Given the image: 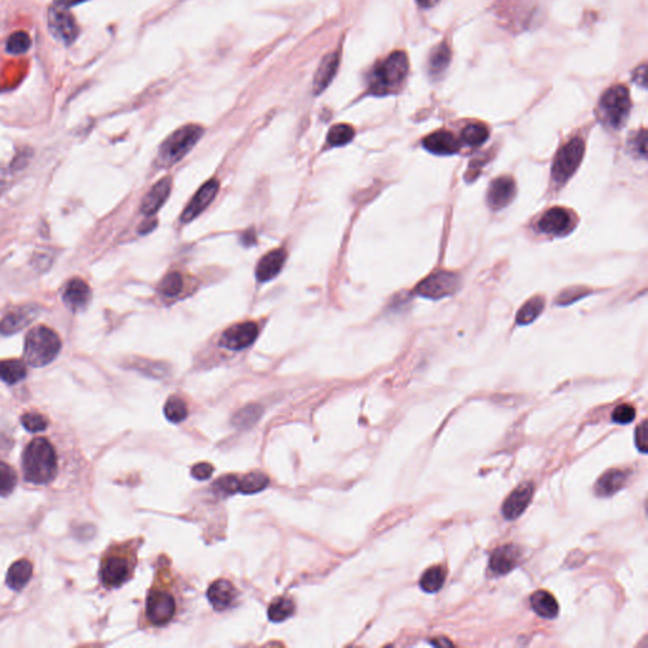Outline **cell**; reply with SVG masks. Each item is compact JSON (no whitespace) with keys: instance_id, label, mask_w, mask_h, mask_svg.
<instances>
[{"instance_id":"b9f144b4","label":"cell","mask_w":648,"mask_h":648,"mask_svg":"<svg viewBox=\"0 0 648 648\" xmlns=\"http://www.w3.org/2000/svg\"><path fill=\"white\" fill-rule=\"evenodd\" d=\"M636 418V409L630 404H622L614 409L611 420L617 424H630Z\"/></svg>"},{"instance_id":"7a4b0ae2","label":"cell","mask_w":648,"mask_h":648,"mask_svg":"<svg viewBox=\"0 0 648 648\" xmlns=\"http://www.w3.org/2000/svg\"><path fill=\"white\" fill-rule=\"evenodd\" d=\"M409 60L405 52L396 51L374 68L370 79V92L374 95H386L401 87L407 79Z\"/></svg>"},{"instance_id":"681fc988","label":"cell","mask_w":648,"mask_h":648,"mask_svg":"<svg viewBox=\"0 0 648 648\" xmlns=\"http://www.w3.org/2000/svg\"><path fill=\"white\" fill-rule=\"evenodd\" d=\"M11 185V175H9V171L4 169L3 166H0V195L3 192H6V189Z\"/></svg>"},{"instance_id":"f35d334b","label":"cell","mask_w":648,"mask_h":648,"mask_svg":"<svg viewBox=\"0 0 648 648\" xmlns=\"http://www.w3.org/2000/svg\"><path fill=\"white\" fill-rule=\"evenodd\" d=\"M20 422L27 431L33 433L42 432L49 427V420L44 417V414L37 413V412H28V413L23 414Z\"/></svg>"},{"instance_id":"f907efd6","label":"cell","mask_w":648,"mask_h":648,"mask_svg":"<svg viewBox=\"0 0 648 648\" xmlns=\"http://www.w3.org/2000/svg\"><path fill=\"white\" fill-rule=\"evenodd\" d=\"M156 224H157L156 221H149V219H147V221L143 223L142 226L140 227V228H141L140 229V232L143 233V235H145V233H149V232H151V231L154 228Z\"/></svg>"},{"instance_id":"74e56055","label":"cell","mask_w":648,"mask_h":648,"mask_svg":"<svg viewBox=\"0 0 648 648\" xmlns=\"http://www.w3.org/2000/svg\"><path fill=\"white\" fill-rule=\"evenodd\" d=\"M31 46V38L25 32H16L13 33L9 39L6 41V49L9 54L20 55L28 51Z\"/></svg>"},{"instance_id":"db71d44e","label":"cell","mask_w":648,"mask_h":648,"mask_svg":"<svg viewBox=\"0 0 648 648\" xmlns=\"http://www.w3.org/2000/svg\"><path fill=\"white\" fill-rule=\"evenodd\" d=\"M431 643L434 644V646H442V647H445V646H452V644H453V643L448 641V640H446V638H436V640H432Z\"/></svg>"},{"instance_id":"484cf974","label":"cell","mask_w":648,"mask_h":648,"mask_svg":"<svg viewBox=\"0 0 648 648\" xmlns=\"http://www.w3.org/2000/svg\"><path fill=\"white\" fill-rule=\"evenodd\" d=\"M531 606L539 617L554 619L558 614V603L549 592L539 590L531 597Z\"/></svg>"},{"instance_id":"e0dca14e","label":"cell","mask_w":648,"mask_h":648,"mask_svg":"<svg viewBox=\"0 0 648 648\" xmlns=\"http://www.w3.org/2000/svg\"><path fill=\"white\" fill-rule=\"evenodd\" d=\"M515 195V183L509 176H500L489 188L488 203L494 210L503 209Z\"/></svg>"},{"instance_id":"1f68e13d","label":"cell","mask_w":648,"mask_h":648,"mask_svg":"<svg viewBox=\"0 0 648 648\" xmlns=\"http://www.w3.org/2000/svg\"><path fill=\"white\" fill-rule=\"evenodd\" d=\"M461 138L470 147L482 146L489 138L488 127L482 123L469 124L463 128Z\"/></svg>"},{"instance_id":"f5cc1de1","label":"cell","mask_w":648,"mask_h":648,"mask_svg":"<svg viewBox=\"0 0 648 648\" xmlns=\"http://www.w3.org/2000/svg\"><path fill=\"white\" fill-rule=\"evenodd\" d=\"M242 241L246 246L252 245L253 242H255V235H253L252 231H248L245 235L242 236Z\"/></svg>"},{"instance_id":"7c38bea8","label":"cell","mask_w":648,"mask_h":648,"mask_svg":"<svg viewBox=\"0 0 648 648\" xmlns=\"http://www.w3.org/2000/svg\"><path fill=\"white\" fill-rule=\"evenodd\" d=\"M39 314V308L36 305H22L18 308L8 312L0 321V334L3 336H12L18 334L35 321Z\"/></svg>"},{"instance_id":"ee69618b","label":"cell","mask_w":648,"mask_h":648,"mask_svg":"<svg viewBox=\"0 0 648 648\" xmlns=\"http://www.w3.org/2000/svg\"><path fill=\"white\" fill-rule=\"evenodd\" d=\"M647 428V422L643 420L642 424L638 426V428L636 429L637 448L641 451L642 453H647L648 451Z\"/></svg>"},{"instance_id":"4dcf8cb0","label":"cell","mask_w":648,"mask_h":648,"mask_svg":"<svg viewBox=\"0 0 648 648\" xmlns=\"http://www.w3.org/2000/svg\"><path fill=\"white\" fill-rule=\"evenodd\" d=\"M269 477L262 472H251L240 479L238 491L242 494H256L269 485Z\"/></svg>"},{"instance_id":"ba28073f","label":"cell","mask_w":648,"mask_h":648,"mask_svg":"<svg viewBox=\"0 0 648 648\" xmlns=\"http://www.w3.org/2000/svg\"><path fill=\"white\" fill-rule=\"evenodd\" d=\"M132 557L124 552L114 551L106 556L102 562L100 577L106 587H118L123 585L133 573Z\"/></svg>"},{"instance_id":"d590c367","label":"cell","mask_w":648,"mask_h":648,"mask_svg":"<svg viewBox=\"0 0 648 648\" xmlns=\"http://www.w3.org/2000/svg\"><path fill=\"white\" fill-rule=\"evenodd\" d=\"M184 280L179 272H170L161 280L159 291L166 297H176L183 291Z\"/></svg>"},{"instance_id":"3957f363","label":"cell","mask_w":648,"mask_h":648,"mask_svg":"<svg viewBox=\"0 0 648 648\" xmlns=\"http://www.w3.org/2000/svg\"><path fill=\"white\" fill-rule=\"evenodd\" d=\"M61 351V340L54 329L46 326L32 328L25 336V360L33 367L51 364Z\"/></svg>"},{"instance_id":"d4e9b609","label":"cell","mask_w":648,"mask_h":648,"mask_svg":"<svg viewBox=\"0 0 648 648\" xmlns=\"http://www.w3.org/2000/svg\"><path fill=\"white\" fill-rule=\"evenodd\" d=\"M32 573L33 568L28 560L14 562L6 574V585L13 590H22L31 580Z\"/></svg>"},{"instance_id":"2e32d148","label":"cell","mask_w":648,"mask_h":648,"mask_svg":"<svg viewBox=\"0 0 648 648\" xmlns=\"http://www.w3.org/2000/svg\"><path fill=\"white\" fill-rule=\"evenodd\" d=\"M92 298L90 286L81 279H73L65 288L62 300L73 312H81L87 308Z\"/></svg>"},{"instance_id":"8d00e7d4","label":"cell","mask_w":648,"mask_h":648,"mask_svg":"<svg viewBox=\"0 0 648 648\" xmlns=\"http://www.w3.org/2000/svg\"><path fill=\"white\" fill-rule=\"evenodd\" d=\"M17 474L8 463L0 461V496H8L17 485Z\"/></svg>"},{"instance_id":"83f0119b","label":"cell","mask_w":648,"mask_h":648,"mask_svg":"<svg viewBox=\"0 0 648 648\" xmlns=\"http://www.w3.org/2000/svg\"><path fill=\"white\" fill-rule=\"evenodd\" d=\"M451 62V49L446 42L439 44L437 47H434L432 54L429 56V62H428V70L429 74L437 75L442 74L448 68Z\"/></svg>"},{"instance_id":"9c48e42d","label":"cell","mask_w":648,"mask_h":648,"mask_svg":"<svg viewBox=\"0 0 648 648\" xmlns=\"http://www.w3.org/2000/svg\"><path fill=\"white\" fill-rule=\"evenodd\" d=\"M460 279L456 274L437 271L420 281L417 286V294L427 299H441L452 295L458 289Z\"/></svg>"},{"instance_id":"6da1fadb","label":"cell","mask_w":648,"mask_h":648,"mask_svg":"<svg viewBox=\"0 0 648 648\" xmlns=\"http://www.w3.org/2000/svg\"><path fill=\"white\" fill-rule=\"evenodd\" d=\"M23 472L27 482L49 484L57 475V455L46 439H33L23 453Z\"/></svg>"},{"instance_id":"7dc6e473","label":"cell","mask_w":648,"mask_h":648,"mask_svg":"<svg viewBox=\"0 0 648 648\" xmlns=\"http://www.w3.org/2000/svg\"><path fill=\"white\" fill-rule=\"evenodd\" d=\"M140 370H146V374H149L151 377H162V374H165V369L161 367L159 364H154V362H145V365H141L140 366Z\"/></svg>"},{"instance_id":"ac0fdd59","label":"cell","mask_w":648,"mask_h":648,"mask_svg":"<svg viewBox=\"0 0 648 648\" xmlns=\"http://www.w3.org/2000/svg\"><path fill=\"white\" fill-rule=\"evenodd\" d=\"M520 551L514 544H506L495 549L490 558V568L496 575H506L517 568Z\"/></svg>"},{"instance_id":"5bb4252c","label":"cell","mask_w":648,"mask_h":648,"mask_svg":"<svg viewBox=\"0 0 648 648\" xmlns=\"http://www.w3.org/2000/svg\"><path fill=\"white\" fill-rule=\"evenodd\" d=\"M534 493V487L532 482H525L515 489L512 494L506 498L501 506L503 515L508 520H514L518 518L522 513L525 512L527 506H530Z\"/></svg>"},{"instance_id":"f6af8a7d","label":"cell","mask_w":648,"mask_h":648,"mask_svg":"<svg viewBox=\"0 0 648 648\" xmlns=\"http://www.w3.org/2000/svg\"><path fill=\"white\" fill-rule=\"evenodd\" d=\"M214 469L210 463H200L195 465L192 469V475L198 479V480H207L210 476L213 475Z\"/></svg>"},{"instance_id":"277c9868","label":"cell","mask_w":648,"mask_h":648,"mask_svg":"<svg viewBox=\"0 0 648 648\" xmlns=\"http://www.w3.org/2000/svg\"><path fill=\"white\" fill-rule=\"evenodd\" d=\"M204 130L198 124H188L175 130L161 146L159 161L162 166H173L179 162L198 142Z\"/></svg>"},{"instance_id":"8992f818","label":"cell","mask_w":648,"mask_h":648,"mask_svg":"<svg viewBox=\"0 0 648 648\" xmlns=\"http://www.w3.org/2000/svg\"><path fill=\"white\" fill-rule=\"evenodd\" d=\"M584 154L585 142L580 137H575L560 149L552 166V178L556 185H563L573 176L580 165Z\"/></svg>"},{"instance_id":"7402d4cb","label":"cell","mask_w":648,"mask_h":648,"mask_svg":"<svg viewBox=\"0 0 648 648\" xmlns=\"http://www.w3.org/2000/svg\"><path fill=\"white\" fill-rule=\"evenodd\" d=\"M207 595L209 599L210 604L214 606V609L224 611L233 603V600L237 597V590L231 581L221 579V580L214 581L210 585Z\"/></svg>"},{"instance_id":"d6a6232c","label":"cell","mask_w":648,"mask_h":648,"mask_svg":"<svg viewBox=\"0 0 648 648\" xmlns=\"http://www.w3.org/2000/svg\"><path fill=\"white\" fill-rule=\"evenodd\" d=\"M295 611V605L291 599L278 598L269 606L267 616L272 622H283L291 617Z\"/></svg>"},{"instance_id":"816d5d0a","label":"cell","mask_w":648,"mask_h":648,"mask_svg":"<svg viewBox=\"0 0 648 648\" xmlns=\"http://www.w3.org/2000/svg\"><path fill=\"white\" fill-rule=\"evenodd\" d=\"M415 1L422 8H432L436 4H439V0H415Z\"/></svg>"},{"instance_id":"f1b7e54d","label":"cell","mask_w":648,"mask_h":648,"mask_svg":"<svg viewBox=\"0 0 648 648\" xmlns=\"http://www.w3.org/2000/svg\"><path fill=\"white\" fill-rule=\"evenodd\" d=\"M446 580V570L441 566L428 568L420 577V585L426 593H437L444 587Z\"/></svg>"},{"instance_id":"e575fe53","label":"cell","mask_w":648,"mask_h":648,"mask_svg":"<svg viewBox=\"0 0 648 648\" xmlns=\"http://www.w3.org/2000/svg\"><path fill=\"white\" fill-rule=\"evenodd\" d=\"M355 130L348 124H336L328 132L327 141L331 146H343L352 141Z\"/></svg>"},{"instance_id":"d6986e66","label":"cell","mask_w":648,"mask_h":648,"mask_svg":"<svg viewBox=\"0 0 648 648\" xmlns=\"http://www.w3.org/2000/svg\"><path fill=\"white\" fill-rule=\"evenodd\" d=\"M423 147L439 156H448L458 152L460 143L448 130H437L423 140Z\"/></svg>"},{"instance_id":"52a82bcc","label":"cell","mask_w":648,"mask_h":648,"mask_svg":"<svg viewBox=\"0 0 648 648\" xmlns=\"http://www.w3.org/2000/svg\"><path fill=\"white\" fill-rule=\"evenodd\" d=\"M49 27L54 37L61 41L62 44H71L76 39L79 28L74 16L70 12L68 0H55L50 6Z\"/></svg>"},{"instance_id":"9a60e30c","label":"cell","mask_w":648,"mask_h":648,"mask_svg":"<svg viewBox=\"0 0 648 648\" xmlns=\"http://www.w3.org/2000/svg\"><path fill=\"white\" fill-rule=\"evenodd\" d=\"M574 219L568 210L563 208H552L544 213L538 223L539 231L547 235L561 236L568 233L573 228Z\"/></svg>"},{"instance_id":"4fadbf2b","label":"cell","mask_w":648,"mask_h":648,"mask_svg":"<svg viewBox=\"0 0 648 648\" xmlns=\"http://www.w3.org/2000/svg\"><path fill=\"white\" fill-rule=\"evenodd\" d=\"M218 189H219V184L216 180H209L208 183H205L192 197L190 203L186 205L185 209L181 214V222H192V219H195L199 214H202L205 208L213 202V199L216 198Z\"/></svg>"},{"instance_id":"8fae6325","label":"cell","mask_w":648,"mask_h":648,"mask_svg":"<svg viewBox=\"0 0 648 648\" xmlns=\"http://www.w3.org/2000/svg\"><path fill=\"white\" fill-rule=\"evenodd\" d=\"M259 334V327L253 322H243L227 328L222 334L221 345L228 350L240 351L252 345Z\"/></svg>"},{"instance_id":"603a6c76","label":"cell","mask_w":648,"mask_h":648,"mask_svg":"<svg viewBox=\"0 0 648 648\" xmlns=\"http://www.w3.org/2000/svg\"><path fill=\"white\" fill-rule=\"evenodd\" d=\"M340 65V55L338 52H334L326 56L322 60L319 68L317 70L313 82L314 94H321L327 89L328 85L332 82L334 76L337 74V68Z\"/></svg>"},{"instance_id":"5b68a950","label":"cell","mask_w":648,"mask_h":648,"mask_svg":"<svg viewBox=\"0 0 648 648\" xmlns=\"http://www.w3.org/2000/svg\"><path fill=\"white\" fill-rule=\"evenodd\" d=\"M630 105L628 89L624 85H614L609 87L600 99L599 117L605 126L618 130L630 116Z\"/></svg>"},{"instance_id":"4316f807","label":"cell","mask_w":648,"mask_h":648,"mask_svg":"<svg viewBox=\"0 0 648 648\" xmlns=\"http://www.w3.org/2000/svg\"><path fill=\"white\" fill-rule=\"evenodd\" d=\"M27 377V367L20 360H3L0 361V380L9 385L22 381Z\"/></svg>"},{"instance_id":"836d02e7","label":"cell","mask_w":648,"mask_h":648,"mask_svg":"<svg viewBox=\"0 0 648 648\" xmlns=\"http://www.w3.org/2000/svg\"><path fill=\"white\" fill-rule=\"evenodd\" d=\"M165 415L173 423H181L188 417V407L185 401L179 396H171L165 404Z\"/></svg>"},{"instance_id":"30bf717a","label":"cell","mask_w":648,"mask_h":648,"mask_svg":"<svg viewBox=\"0 0 648 648\" xmlns=\"http://www.w3.org/2000/svg\"><path fill=\"white\" fill-rule=\"evenodd\" d=\"M176 611V603L173 595L161 590H152L147 598L146 616L154 625H164L171 621Z\"/></svg>"},{"instance_id":"cb8c5ba5","label":"cell","mask_w":648,"mask_h":648,"mask_svg":"<svg viewBox=\"0 0 648 648\" xmlns=\"http://www.w3.org/2000/svg\"><path fill=\"white\" fill-rule=\"evenodd\" d=\"M628 480V472L624 470L611 469L604 472L595 484V493L599 496H611L623 488Z\"/></svg>"},{"instance_id":"44dd1931","label":"cell","mask_w":648,"mask_h":648,"mask_svg":"<svg viewBox=\"0 0 648 648\" xmlns=\"http://www.w3.org/2000/svg\"><path fill=\"white\" fill-rule=\"evenodd\" d=\"M286 259V252L283 248H276L271 252L266 253L262 259H259L256 267V278L261 283L269 281L278 275L283 269Z\"/></svg>"},{"instance_id":"f546056e","label":"cell","mask_w":648,"mask_h":648,"mask_svg":"<svg viewBox=\"0 0 648 648\" xmlns=\"http://www.w3.org/2000/svg\"><path fill=\"white\" fill-rule=\"evenodd\" d=\"M544 299L542 297L532 298L531 300L525 302L522 308L519 309L517 314V323L519 326L531 324L536 321L541 313L544 312Z\"/></svg>"},{"instance_id":"bcb514c9","label":"cell","mask_w":648,"mask_h":648,"mask_svg":"<svg viewBox=\"0 0 648 648\" xmlns=\"http://www.w3.org/2000/svg\"><path fill=\"white\" fill-rule=\"evenodd\" d=\"M633 149L636 151L638 156H641L642 159L646 157V154H647V136H646V130H642L638 135H637L635 141L632 143Z\"/></svg>"},{"instance_id":"11a10c76","label":"cell","mask_w":648,"mask_h":648,"mask_svg":"<svg viewBox=\"0 0 648 648\" xmlns=\"http://www.w3.org/2000/svg\"><path fill=\"white\" fill-rule=\"evenodd\" d=\"M87 0H68V6H76V4H80V3H84Z\"/></svg>"},{"instance_id":"ab89813d","label":"cell","mask_w":648,"mask_h":648,"mask_svg":"<svg viewBox=\"0 0 648 648\" xmlns=\"http://www.w3.org/2000/svg\"><path fill=\"white\" fill-rule=\"evenodd\" d=\"M240 479L235 475H226L216 480L213 485V489L216 495L219 496H228L238 491Z\"/></svg>"},{"instance_id":"7bdbcfd3","label":"cell","mask_w":648,"mask_h":648,"mask_svg":"<svg viewBox=\"0 0 648 648\" xmlns=\"http://www.w3.org/2000/svg\"><path fill=\"white\" fill-rule=\"evenodd\" d=\"M589 291L587 289H581V288H571V289H568V291H563L560 298H558V302L561 305H568L570 302H575L579 298L584 297L587 295Z\"/></svg>"},{"instance_id":"c3c4849f","label":"cell","mask_w":648,"mask_h":648,"mask_svg":"<svg viewBox=\"0 0 648 648\" xmlns=\"http://www.w3.org/2000/svg\"><path fill=\"white\" fill-rule=\"evenodd\" d=\"M646 75H647V66L643 63L641 68H637L636 71H635V75H633V81H635L636 84H638V85H641L642 87H646V81H647V79H646Z\"/></svg>"},{"instance_id":"ffe728a7","label":"cell","mask_w":648,"mask_h":648,"mask_svg":"<svg viewBox=\"0 0 648 648\" xmlns=\"http://www.w3.org/2000/svg\"><path fill=\"white\" fill-rule=\"evenodd\" d=\"M173 181L170 178H164L159 183H156L152 189L147 192L141 204V212L145 216H152L157 210L160 209L171 192Z\"/></svg>"},{"instance_id":"60d3db41","label":"cell","mask_w":648,"mask_h":648,"mask_svg":"<svg viewBox=\"0 0 648 648\" xmlns=\"http://www.w3.org/2000/svg\"><path fill=\"white\" fill-rule=\"evenodd\" d=\"M259 414H261V410H259V407L256 405H251V407L245 408L243 410H241L240 413L236 414L235 417V424L237 427H251L259 420Z\"/></svg>"}]
</instances>
